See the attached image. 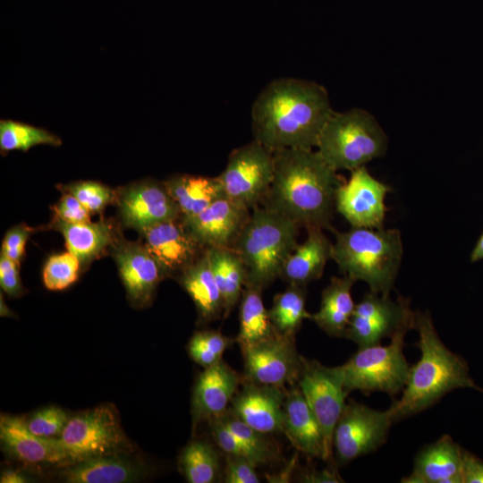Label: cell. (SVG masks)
<instances>
[{"mask_svg":"<svg viewBox=\"0 0 483 483\" xmlns=\"http://www.w3.org/2000/svg\"><path fill=\"white\" fill-rule=\"evenodd\" d=\"M285 394L282 387L247 382L231 402V413L264 433L283 431Z\"/></svg>","mask_w":483,"mask_h":483,"instance_id":"18","label":"cell"},{"mask_svg":"<svg viewBox=\"0 0 483 483\" xmlns=\"http://www.w3.org/2000/svg\"><path fill=\"white\" fill-rule=\"evenodd\" d=\"M0 285L9 296L18 297L23 292L19 265L4 254L0 257Z\"/></svg>","mask_w":483,"mask_h":483,"instance_id":"43","label":"cell"},{"mask_svg":"<svg viewBox=\"0 0 483 483\" xmlns=\"http://www.w3.org/2000/svg\"><path fill=\"white\" fill-rule=\"evenodd\" d=\"M283 432L300 452L328 461L323 431L299 386L285 394Z\"/></svg>","mask_w":483,"mask_h":483,"instance_id":"23","label":"cell"},{"mask_svg":"<svg viewBox=\"0 0 483 483\" xmlns=\"http://www.w3.org/2000/svg\"><path fill=\"white\" fill-rule=\"evenodd\" d=\"M262 291L245 285L241 297L240 328L236 342L241 348L278 334L261 296Z\"/></svg>","mask_w":483,"mask_h":483,"instance_id":"31","label":"cell"},{"mask_svg":"<svg viewBox=\"0 0 483 483\" xmlns=\"http://www.w3.org/2000/svg\"><path fill=\"white\" fill-rule=\"evenodd\" d=\"M80 264V260L69 250L50 257L43 270L46 288L60 291L69 287L78 278Z\"/></svg>","mask_w":483,"mask_h":483,"instance_id":"36","label":"cell"},{"mask_svg":"<svg viewBox=\"0 0 483 483\" xmlns=\"http://www.w3.org/2000/svg\"><path fill=\"white\" fill-rule=\"evenodd\" d=\"M59 441L71 464L118 454L127 446L115 409L104 404L70 417Z\"/></svg>","mask_w":483,"mask_h":483,"instance_id":"8","label":"cell"},{"mask_svg":"<svg viewBox=\"0 0 483 483\" xmlns=\"http://www.w3.org/2000/svg\"><path fill=\"white\" fill-rule=\"evenodd\" d=\"M64 190L73 195L90 213L100 212L114 199L110 188L92 181L70 183L64 186Z\"/></svg>","mask_w":483,"mask_h":483,"instance_id":"38","label":"cell"},{"mask_svg":"<svg viewBox=\"0 0 483 483\" xmlns=\"http://www.w3.org/2000/svg\"><path fill=\"white\" fill-rule=\"evenodd\" d=\"M351 173L336 191L335 210L352 227L383 229L387 211L385 199L392 189L369 174L365 165Z\"/></svg>","mask_w":483,"mask_h":483,"instance_id":"13","label":"cell"},{"mask_svg":"<svg viewBox=\"0 0 483 483\" xmlns=\"http://www.w3.org/2000/svg\"><path fill=\"white\" fill-rule=\"evenodd\" d=\"M145 473L141 464L118 453L72 463L62 475L68 483H128L139 480Z\"/></svg>","mask_w":483,"mask_h":483,"instance_id":"25","label":"cell"},{"mask_svg":"<svg viewBox=\"0 0 483 483\" xmlns=\"http://www.w3.org/2000/svg\"><path fill=\"white\" fill-rule=\"evenodd\" d=\"M0 441L7 453L26 463L71 464L59 438L36 436L22 417L1 415Z\"/></svg>","mask_w":483,"mask_h":483,"instance_id":"19","label":"cell"},{"mask_svg":"<svg viewBox=\"0 0 483 483\" xmlns=\"http://www.w3.org/2000/svg\"><path fill=\"white\" fill-rule=\"evenodd\" d=\"M256 466L243 457L228 455L225 472L226 483H258Z\"/></svg>","mask_w":483,"mask_h":483,"instance_id":"42","label":"cell"},{"mask_svg":"<svg viewBox=\"0 0 483 483\" xmlns=\"http://www.w3.org/2000/svg\"><path fill=\"white\" fill-rule=\"evenodd\" d=\"M413 313L406 299L399 297L394 301L389 295L369 291L355 304L345 337L359 348L379 343L383 338L391 337Z\"/></svg>","mask_w":483,"mask_h":483,"instance_id":"14","label":"cell"},{"mask_svg":"<svg viewBox=\"0 0 483 483\" xmlns=\"http://www.w3.org/2000/svg\"><path fill=\"white\" fill-rule=\"evenodd\" d=\"M463 483H483V461L464 450L462 466Z\"/></svg>","mask_w":483,"mask_h":483,"instance_id":"45","label":"cell"},{"mask_svg":"<svg viewBox=\"0 0 483 483\" xmlns=\"http://www.w3.org/2000/svg\"><path fill=\"white\" fill-rule=\"evenodd\" d=\"M55 219L67 223L90 222V212L71 193L65 192L54 207Z\"/></svg>","mask_w":483,"mask_h":483,"instance_id":"41","label":"cell"},{"mask_svg":"<svg viewBox=\"0 0 483 483\" xmlns=\"http://www.w3.org/2000/svg\"><path fill=\"white\" fill-rule=\"evenodd\" d=\"M218 466L216 452L203 441L191 442L181 455V467L190 483L214 482Z\"/></svg>","mask_w":483,"mask_h":483,"instance_id":"34","label":"cell"},{"mask_svg":"<svg viewBox=\"0 0 483 483\" xmlns=\"http://www.w3.org/2000/svg\"><path fill=\"white\" fill-rule=\"evenodd\" d=\"M419 333L420 358L411 367L409 377L398 401L389 407L394 422L432 406L457 388H474L466 360L440 340L429 313H414L413 326Z\"/></svg>","mask_w":483,"mask_h":483,"instance_id":"3","label":"cell"},{"mask_svg":"<svg viewBox=\"0 0 483 483\" xmlns=\"http://www.w3.org/2000/svg\"><path fill=\"white\" fill-rule=\"evenodd\" d=\"M332 232L335 235L332 259L340 271L355 282L365 281L373 292L389 295L402 258L400 231L352 227Z\"/></svg>","mask_w":483,"mask_h":483,"instance_id":"5","label":"cell"},{"mask_svg":"<svg viewBox=\"0 0 483 483\" xmlns=\"http://www.w3.org/2000/svg\"><path fill=\"white\" fill-rule=\"evenodd\" d=\"M114 258L131 301L147 306L164 275L142 243L122 242L115 247Z\"/></svg>","mask_w":483,"mask_h":483,"instance_id":"20","label":"cell"},{"mask_svg":"<svg viewBox=\"0 0 483 483\" xmlns=\"http://www.w3.org/2000/svg\"><path fill=\"white\" fill-rule=\"evenodd\" d=\"M299 387L324 434L327 459L333 454V436L348 394L340 366L326 367L301 357Z\"/></svg>","mask_w":483,"mask_h":483,"instance_id":"10","label":"cell"},{"mask_svg":"<svg viewBox=\"0 0 483 483\" xmlns=\"http://www.w3.org/2000/svg\"><path fill=\"white\" fill-rule=\"evenodd\" d=\"M355 281L344 275L333 276L321 294L320 308L310 319L331 336H345L355 304L352 287Z\"/></svg>","mask_w":483,"mask_h":483,"instance_id":"28","label":"cell"},{"mask_svg":"<svg viewBox=\"0 0 483 483\" xmlns=\"http://www.w3.org/2000/svg\"><path fill=\"white\" fill-rule=\"evenodd\" d=\"M211 432L216 443L228 455L243 457L252 462L249 452L219 418L212 419Z\"/></svg>","mask_w":483,"mask_h":483,"instance_id":"39","label":"cell"},{"mask_svg":"<svg viewBox=\"0 0 483 483\" xmlns=\"http://www.w3.org/2000/svg\"><path fill=\"white\" fill-rule=\"evenodd\" d=\"M70 417L62 408L48 406L34 412L26 424L36 436L44 438H59Z\"/></svg>","mask_w":483,"mask_h":483,"instance_id":"37","label":"cell"},{"mask_svg":"<svg viewBox=\"0 0 483 483\" xmlns=\"http://www.w3.org/2000/svg\"><path fill=\"white\" fill-rule=\"evenodd\" d=\"M207 250L223 298V317L225 318L241 300L247 280L246 268L240 256L233 249Z\"/></svg>","mask_w":483,"mask_h":483,"instance_id":"30","label":"cell"},{"mask_svg":"<svg viewBox=\"0 0 483 483\" xmlns=\"http://www.w3.org/2000/svg\"><path fill=\"white\" fill-rule=\"evenodd\" d=\"M32 232L33 229L25 225H19L9 229L2 243L1 254L20 265L26 242Z\"/></svg>","mask_w":483,"mask_h":483,"instance_id":"40","label":"cell"},{"mask_svg":"<svg viewBox=\"0 0 483 483\" xmlns=\"http://www.w3.org/2000/svg\"><path fill=\"white\" fill-rule=\"evenodd\" d=\"M332 113L328 93L322 85L292 77L275 79L253 102L254 140L273 152L312 149Z\"/></svg>","mask_w":483,"mask_h":483,"instance_id":"1","label":"cell"},{"mask_svg":"<svg viewBox=\"0 0 483 483\" xmlns=\"http://www.w3.org/2000/svg\"><path fill=\"white\" fill-rule=\"evenodd\" d=\"M394 419L389 410L377 411L351 402L335 428L333 448L340 463L349 462L383 445Z\"/></svg>","mask_w":483,"mask_h":483,"instance_id":"11","label":"cell"},{"mask_svg":"<svg viewBox=\"0 0 483 483\" xmlns=\"http://www.w3.org/2000/svg\"><path fill=\"white\" fill-rule=\"evenodd\" d=\"M268 313L279 334L294 335L302 321L311 318L306 309L305 286L289 284L286 290L275 295Z\"/></svg>","mask_w":483,"mask_h":483,"instance_id":"32","label":"cell"},{"mask_svg":"<svg viewBox=\"0 0 483 483\" xmlns=\"http://www.w3.org/2000/svg\"><path fill=\"white\" fill-rule=\"evenodd\" d=\"M387 139L375 118L362 109L334 112L318 141V152L335 171H353L386 151Z\"/></svg>","mask_w":483,"mask_h":483,"instance_id":"6","label":"cell"},{"mask_svg":"<svg viewBox=\"0 0 483 483\" xmlns=\"http://www.w3.org/2000/svg\"><path fill=\"white\" fill-rule=\"evenodd\" d=\"M251 209L224 196L199 214L182 218L188 231L207 250L232 249Z\"/></svg>","mask_w":483,"mask_h":483,"instance_id":"17","label":"cell"},{"mask_svg":"<svg viewBox=\"0 0 483 483\" xmlns=\"http://www.w3.org/2000/svg\"><path fill=\"white\" fill-rule=\"evenodd\" d=\"M300 225L283 214L258 205L242 229L233 250L242 258L246 284L263 291L276 278L298 245Z\"/></svg>","mask_w":483,"mask_h":483,"instance_id":"4","label":"cell"},{"mask_svg":"<svg viewBox=\"0 0 483 483\" xmlns=\"http://www.w3.org/2000/svg\"><path fill=\"white\" fill-rule=\"evenodd\" d=\"M1 316H4V317H6V316L11 317L12 316L11 310L8 309L5 303L3 301L2 295H1Z\"/></svg>","mask_w":483,"mask_h":483,"instance_id":"50","label":"cell"},{"mask_svg":"<svg viewBox=\"0 0 483 483\" xmlns=\"http://www.w3.org/2000/svg\"><path fill=\"white\" fill-rule=\"evenodd\" d=\"M163 183L177 205L182 218L199 214L225 196L217 176L175 174Z\"/></svg>","mask_w":483,"mask_h":483,"instance_id":"27","label":"cell"},{"mask_svg":"<svg viewBox=\"0 0 483 483\" xmlns=\"http://www.w3.org/2000/svg\"><path fill=\"white\" fill-rule=\"evenodd\" d=\"M239 383L238 374L222 360L204 369L197 378L193 391L194 420L214 419L225 413Z\"/></svg>","mask_w":483,"mask_h":483,"instance_id":"22","label":"cell"},{"mask_svg":"<svg viewBox=\"0 0 483 483\" xmlns=\"http://www.w3.org/2000/svg\"><path fill=\"white\" fill-rule=\"evenodd\" d=\"M141 242L158 264L164 277L179 276L206 249L192 236L181 217L147 227Z\"/></svg>","mask_w":483,"mask_h":483,"instance_id":"15","label":"cell"},{"mask_svg":"<svg viewBox=\"0 0 483 483\" xmlns=\"http://www.w3.org/2000/svg\"><path fill=\"white\" fill-rule=\"evenodd\" d=\"M274 172V152L253 140L230 153L217 177L227 198L252 209L267 193Z\"/></svg>","mask_w":483,"mask_h":483,"instance_id":"9","label":"cell"},{"mask_svg":"<svg viewBox=\"0 0 483 483\" xmlns=\"http://www.w3.org/2000/svg\"><path fill=\"white\" fill-rule=\"evenodd\" d=\"M306 240L296 246L281 271L280 278L289 284L306 286L319 279L332 258L333 243L320 227L306 228Z\"/></svg>","mask_w":483,"mask_h":483,"instance_id":"24","label":"cell"},{"mask_svg":"<svg viewBox=\"0 0 483 483\" xmlns=\"http://www.w3.org/2000/svg\"><path fill=\"white\" fill-rule=\"evenodd\" d=\"M303 482L312 483H333L341 482V478L335 470H313L307 472L301 478Z\"/></svg>","mask_w":483,"mask_h":483,"instance_id":"47","label":"cell"},{"mask_svg":"<svg viewBox=\"0 0 483 483\" xmlns=\"http://www.w3.org/2000/svg\"><path fill=\"white\" fill-rule=\"evenodd\" d=\"M413 319L414 313L394 332L389 344L376 343L359 348L340 365L347 394L359 390L365 394L379 391L394 395L402 391L411 369L402 348L404 336L412 328Z\"/></svg>","mask_w":483,"mask_h":483,"instance_id":"7","label":"cell"},{"mask_svg":"<svg viewBox=\"0 0 483 483\" xmlns=\"http://www.w3.org/2000/svg\"><path fill=\"white\" fill-rule=\"evenodd\" d=\"M463 452L451 436H442L417 454L411 473L402 482L463 483Z\"/></svg>","mask_w":483,"mask_h":483,"instance_id":"21","label":"cell"},{"mask_svg":"<svg viewBox=\"0 0 483 483\" xmlns=\"http://www.w3.org/2000/svg\"><path fill=\"white\" fill-rule=\"evenodd\" d=\"M53 227L62 233L68 250L80 264L97 258L114 242L112 227L105 221L67 223L55 219Z\"/></svg>","mask_w":483,"mask_h":483,"instance_id":"29","label":"cell"},{"mask_svg":"<svg viewBox=\"0 0 483 483\" xmlns=\"http://www.w3.org/2000/svg\"><path fill=\"white\" fill-rule=\"evenodd\" d=\"M233 342L232 339L217 331L198 332L190 341V343L201 346L221 357Z\"/></svg>","mask_w":483,"mask_h":483,"instance_id":"44","label":"cell"},{"mask_svg":"<svg viewBox=\"0 0 483 483\" xmlns=\"http://www.w3.org/2000/svg\"><path fill=\"white\" fill-rule=\"evenodd\" d=\"M293 335L278 333L242 347L246 382L283 387L299 378L301 357L295 350Z\"/></svg>","mask_w":483,"mask_h":483,"instance_id":"12","label":"cell"},{"mask_svg":"<svg viewBox=\"0 0 483 483\" xmlns=\"http://www.w3.org/2000/svg\"><path fill=\"white\" fill-rule=\"evenodd\" d=\"M481 259H483V232L470 253V262L474 263Z\"/></svg>","mask_w":483,"mask_h":483,"instance_id":"49","label":"cell"},{"mask_svg":"<svg viewBox=\"0 0 483 483\" xmlns=\"http://www.w3.org/2000/svg\"><path fill=\"white\" fill-rule=\"evenodd\" d=\"M123 224L139 232L180 217V211L164 183L141 181L123 189L117 198Z\"/></svg>","mask_w":483,"mask_h":483,"instance_id":"16","label":"cell"},{"mask_svg":"<svg viewBox=\"0 0 483 483\" xmlns=\"http://www.w3.org/2000/svg\"><path fill=\"white\" fill-rule=\"evenodd\" d=\"M178 279L193 301L200 320L208 323L224 316V301L208 250Z\"/></svg>","mask_w":483,"mask_h":483,"instance_id":"26","label":"cell"},{"mask_svg":"<svg viewBox=\"0 0 483 483\" xmlns=\"http://www.w3.org/2000/svg\"><path fill=\"white\" fill-rule=\"evenodd\" d=\"M62 140L45 129L10 119L0 121V150L6 154L12 150L28 151L38 145L59 147Z\"/></svg>","mask_w":483,"mask_h":483,"instance_id":"33","label":"cell"},{"mask_svg":"<svg viewBox=\"0 0 483 483\" xmlns=\"http://www.w3.org/2000/svg\"><path fill=\"white\" fill-rule=\"evenodd\" d=\"M191 358L204 369L208 368L222 360V357L201 346L189 343L188 347Z\"/></svg>","mask_w":483,"mask_h":483,"instance_id":"46","label":"cell"},{"mask_svg":"<svg viewBox=\"0 0 483 483\" xmlns=\"http://www.w3.org/2000/svg\"><path fill=\"white\" fill-rule=\"evenodd\" d=\"M249 452L256 466L269 463L275 453L266 434L251 428L232 413L218 417Z\"/></svg>","mask_w":483,"mask_h":483,"instance_id":"35","label":"cell"},{"mask_svg":"<svg viewBox=\"0 0 483 483\" xmlns=\"http://www.w3.org/2000/svg\"><path fill=\"white\" fill-rule=\"evenodd\" d=\"M28 479L19 471L7 470L2 472L0 477L1 483H25Z\"/></svg>","mask_w":483,"mask_h":483,"instance_id":"48","label":"cell"},{"mask_svg":"<svg viewBox=\"0 0 483 483\" xmlns=\"http://www.w3.org/2000/svg\"><path fill=\"white\" fill-rule=\"evenodd\" d=\"M274 158L273 182L259 205L300 226L333 231L336 191L344 180L312 149L284 148L275 151Z\"/></svg>","mask_w":483,"mask_h":483,"instance_id":"2","label":"cell"}]
</instances>
